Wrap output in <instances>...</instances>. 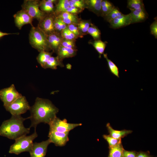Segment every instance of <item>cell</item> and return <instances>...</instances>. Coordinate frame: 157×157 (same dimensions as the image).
Listing matches in <instances>:
<instances>
[{"instance_id": "27", "label": "cell", "mask_w": 157, "mask_h": 157, "mask_svg": "<svg viewBox=\"0 0 157 157\" xmlns=\"http://www.w3.org/2000/svg\"><path fill=\"white\" fill-rule=\"evenodd\" d=\"M103 56L107 61L110 72L117 78H119V69L117 66L113 62L108 58L107 53H104Z\"/></svg>"}, {"instance_id": "37", "label": "cell", "mask_w": 157, "mask_h": 157, "mask_svg": "<svg viewBox=\"0 0 157 157\" xmlns=\"http://www.w3.org/2000/svg\"><path fill=\"white\" fill-rule=\"evenodd\" d=\"M151 34L153 35L156 39L157 38V18L150 26Z\"/></svg>"}, {"instance_id": "17", "label": "cell", "mask_w": 157, "mask_h": 157, "mask_svg": "<svg viewBox=\"0 0 157 157\" xmlns=\"http://www.w3.org/2000/svg\"><path fill=\"white\" fill-rule=\"evenodd\" d=\"M102 0H85L86 8L98 16H101V2Z\"/></svg>"}, {"instance_id": "21", "label": "cell", "mask_w": 157, "mask_h": 157, "mask_svg": "<svg viewBox=\"0 0 157 157\" xmlns=\"http://www.w3.org/2000/svg\"><path fill=\"white\" fill-rule=\"evenodd\" d=\"M109 148L108 157H123L124 149L122 141L114 146L109 147Z\"/></svg>"}, {"instance_id": "34", "label": "cell", "mask_w": 157, "mask_h": 157, "mask_svg": "<svg viewBox=\"0 0 157 157\" xmlns=\"http://www.w3.org/2000/svg\"><path fill=\"white\" fill-rule=\"evenodd\" d=\"M103 137L107 142L109 145V147L114 146L121 141V139L115 138L109 135H104Z\"/></svg>"}, {"instance_id": "41", "label": "cell", "mask_w": 157, "mask_h": 157, "mask_svg": "<svg viewBox=\"0 0 157 157\" xmlns=\"http://www.w3.org/2000/svg\"><path fill=\"white\" fill-rule=\"evenodd\" d=\"M136 157H153L150 154L149 151L143 152L140 151L137 152Z\"/></svg>"}, {"instance_id": "35", "label": "cell", "mask_w": 157, "mask_h": 157, "mask_svg": "<svg viewBox=\"0 0 157 157\" xmlns=\"http://www.w3.org/2000/svg\"><path fill=\"white\" fill-rule=\"evenodd\" d=\"M67 28L68 29L73 33L78 38H82L83 36L81 34L77 24H71L67 25Z\"/></svg>"}, {"instance_id": "4", "label": "cell", "mask_w": 157, "mask_h": 157, "mask_svg": "<svg viewBox=\"0 0 157 157\" xmlns=\"http://www.w3.org/2000/svg\"><path fill=\"white\" fill-rule=\"evenodd\" d=\"M36 129L30 135L22 136L15 140V143L10 147L9 153L18 155L22 152H29L32 147L33 141L38 136Z\"/></svg>"}, {"instance_id": "12", "label": "cell", "mask_w": 157, "mask_h": 157, "mask_svg": "<svg viewBox=\"0 0 157 157\" xmlns=\"http://www.w3.org/2000/svg\"><path fill=\"white\" fill-rule=\"evenodd\" d=\"M13 17L15 26L19 30L26 24H29L31 27L33 26L32 24L33 19L23 9L18 11L14 15Z\"/></svg>"}, {"instance_id": "2", "label": "cell", "mask_w": 157, "mask_h": 157, "mask_svg": "<svg viewBox=\"0 0 157 157\" xmlns=\"http://www.w3.org/2000/svg\"><path fill=\"white\" fill-rule=\"evenodd\" d=\"M24 118L21 115H12L11 117L4 121L0 126V135L11 140H15L29 133L30 128H26L24 122L29 119Z\"/></svg>"}, {"instance_id": "31", "label": "cell", "mask_w": 157, "mask_h": 157, "mask_svg": "<svg viewBox=\"0 0 157 157\" xmlns=\"http://www.w3.org/2000/svg\"><path fill=\"white\" fill-rule=\"evenodd\" d=\"M53 24L55 31L60 33L67 27V25L61 19L56 16L54 20Z\"/></svg>"}, {"instance_id": "7", "label": "cell", "mask_w": 157, "mask_h": 157, "mask_svg": "<svg viewBox=\"0 0 157 157\" xmlns=\"http://www.w3.org/2000/svg\"><path fill=\"white\" fill-rule=\"evenodd\" d=\"M22 96L17 90L13 84L0 90V99L3 103L5 108Z\"/></svg>"}, {"instance_id": "10", "label": "cell", "mask_w": 157, "mask_h": 157, "mask_svg": "<svg viewBox=\"0 0 157 157\" xmlns=\"http://www.w3.org/2000/svg\"><path fill=\"white\" fill-rule=\"evenodd\" d=\"M51 143L48 139L40 142L33 143L29 152L30 157H45L48 145Z\"/></svg>"}, {"instance_id": "11", "label": "cell", "mask_w": 157, "mask_h": 157, "mask_svg": "<svg viewBox=\"0 0 157 157\" xmlns=\"http://www.w3.org/2000/svg\"><path fill=\"white\" fill-rule=\"evenodd\" d=\"M69 133H62L49 130V139L51 143H54L56 146H63L69 141Z\"/></svg>"}, {"instance_id": "26", "label": "cell", "mask_w": 157, "mask_h": 157, "mask_svg": "<svg viewBox=\"0 0 157 157\" xmlns=\"http://www.w3.org/2000/svg\"><path fill=\"white\" fill-rule=\"evenodd\" d=\"M53 53V52H50L45 51H42L40 52L37 57V60L42 67L44 68L46 63L52 56Z\"/></svg>"}, {"instance_id": "15", "label": "cell", "mask_w": 157, "mask_h": 157, "mask_svg": "<svg viewBox=\"0 0 157 157\" xmlns=\"http://www.w3.org/2000/svg\"><path fill=\"white\" fill-rule=\"evenodd\" d=\"M131 24L144 22L148 17L144 8L131 11Z\"/></svg>"}, {"instance_id": "29", "label": "cell", "mask_w": 157, "mask_h": 157, "mask_svg": "<svg viewBox=\"0 0 157 157\" xmlns=\"http://www.w3.org/2000/svg\"><path fill=\"white\" fill-rule=\"evenodd\" d=\"M87 34H90L94 40H101V33L98 27L91 23L87 32Z\"/></svg>"}, {"instance_id": "32", "label": "cell", "mask_w": 157, "mask_h": 157, "mask_svg": "<svg viewBox=\"0 0 157 157\" xmlns=\"http://www.w3.org/2000/svg\"><path fill=\"white\" fill-rule=\"evenodd\" d=\"M122 14L118 8L115 7L104 18L105 20L110 23L113 20Z\"/></svg>"}, {"instance_id": "14", "label": "cell", "mask_w": 157, "mask_h": 157, "mask_svg": "<svg viewBox=\"0 0 157 157\" xmlns=\"http://www.w3.org/2000/svg\"><path fill=\"white\" fill-rule=\"evenodd\" d=\"M47 39L51 50L53 52L57 53L63 39L60 33L55 32L47 35Z\"/></svg>"}, {"instance_id": "40", "label": "cell", "mask_w": 157, "mask_h": 157, "mask_svg": "<svg viewBox=\"0 0 157 157\" xmlns=\"http://www.w3.org/2000/svg\"><path fill=\"white\" fill-rule=\"evenodd\" d=\"M66 28L64 30L62 31L60 33V34L62 38L63 39L66 40L76 41L73 40L67 31Z\"/></svg>"}, {"instance_id": "20", "label": "cell", "mask_w": 157, "mask_h": 157, "mask_svg": "<svg viewBox=\"0 0 157 157\" xmlns=\"http://www.w3.org/2000/svg\"><path fill=\"white\" fill-rule=\"evenodd\" d=\"M49 0L40 1L39 8L40 10L46 14H54L55 6Z\"/></svg>"}, {"instance_id": "6", "label": "cell", "mask_w": 157, "mask_h": 157, "mask_svg": "<svg viewBox=\"0 0 157 157\" xmlns=\"http://www.w3.org/2000/svg\"><path fill=\"white\" fill-rule=\"evenodd\" d=\"M31 107L25 97L22 96L5 108L12 115H20L30 110Z\"/></svg>"}, {"instance_id": "8", "label": "cell", "mask_w": 157, "mask_h": 157, "mask_svg": "<svg viewBox=\"0 0 157 157\" xmlns=\"http://www.w3.org/2000/svg\"><path fill=\"white\" fill-rule=\"evenodd\" d=\"M49 130L62 133L69 132L76 127L82 124L68 123L66 119L61 120L56 117L49 124Z\"/></svg>"}, {"instance_id": "38", "label": "cell", "mask_w": 157, "mask_h": 157, "mask_svg": "<svg viewBox=\"0 0 157 157\" xmlns=\"http://www.w3.org/2000/svg\"><path fill=\"white\" fill-rule=\"evenodd\" d=\"M82 11V10L77 8L74 6H69L65 12L77 15Z\"/></svg>"}, {"instance_id": "24", "label": "cell", "mask_w": 157, "mask_h": 157, "mask_svg": "<svg viewBox=\"0 0 157 157\" xmlns=\"http://www.w3.org/2000/svg\"><path fill=\"white\" fill-rule=\"evenodd\" d=\"M69 7V0H59L56 4L54 14L55 16L65 12Z\"/></svg>"}, {"instance_id": "36", "label": "cell", "mask_w": 157, "mask_h": 157, "mask_svg": "<svg viewBox=\"0 0 157 157\" xmlns=\"http://www.w3.org/2000/svg\"><path fill=\"white\" fill-rule=\"evenodd\" d=\"M75 41L63 38L61 45L67 48L76 49V47L75 44Z\"/></svg>"}, {"instance_id": "43", "label": "cell", "mask_w": 157, "mask_h": 157, "mask_svg": "<svg viewBox=\"0 0 157 157\" xmlns=\"http://www.w3.org/2000/svg\"><path fill=\"white\" fill-rule=\"evenodd\" d=\"M66 68L68 69H70L72 67V65L69 64H67L66 65Z\"/></svg>"}, {"instance_id": "16", "label": "cell", "mask_w": 157, "mask_h": 157, "mask_svg": "<svg viewBox=\"0 0 157 157\" xmlns=\"http://www.w3.org/2000/svg\"><path fill=\"white\" fill-rule=\"evenodd\" d=\"M77 49L67 48L60 45L57 53V57L61 60L65 58H71L76 55Z\"/></svg>"}, {"instance_id": "5", "label": "cell", "mask_w": 157, "mask_h": 157, "mask_svg": "<svg viewBox=\"0 0 157 157\" xmlns=\"http://www.w3.org/2000/svg\"><path fill=\"white\" fill-rule=\"evenodd\" d=\"M39 0H25L22 5V9L25 11L33 19L40 21L46 14L40 9Z\"/></svg>"}, {"instance_id": "19", "label": "cell", "mask_w": 157, "mask_h": 157, "mask_svg": "<svg viewBox=\"0 0 157 157\" xmlns=\"http://www.w3.org/2000/svg\"><path fill=\"white\" fill-rule=\"evenodd\" d=\"M106 126L109 133V135L117 139H121L122 138L132 132V131L131 130L124 129L119 131L115 130L111 126L109 123L107 124Z\"/></svg>"}, {"instance_id": "33", "label": "cell", "mask_w": 157, "mask_h": 157, "mask_svg": "<svg viewBox=\"0 0 157 157\" xmlns=\"http://www.w3.org/2000/svg\"><path fill=\"white\" fill-rule=\"evenodd\" d=\"M69 6H74L78 8L82 11L86 8L85 0H69Z\"/></svg>"}, {"instance_id": "3", "label": "cell", "mask_w": 157, "mask_h": 157, "mask_svg": "<svg viewBox=\"0 0 157 157\" xmlns=\"http://www.w3.org/2000/svg\"><path fill=\"white\" fill-rule=\"evenodd\" d=\"M47 36L38 26H32L29 34V42L31 46L39 52L51 50Z\"/></svg>"}, {"instance_id": "22", "label": "cell", "mask_w": 157, "mask_h": 157, "mask_svg": "<svg viewBox=\"0 0 157 157\" xmlns=\"http://www.w3.org/2000/svg\"><path fill=\"white\" fill-rule=\"evenodd\" d=\"M58 66L62 67L64 66L63 60H60L57 56H51L46 63L44 68H50L56 69H57V67Z\"/></svg>"}, {"instance_id": "9", "label": "cell", "mask_w": 157, "mask_h": 157, "mask_svg": "<svg viewBox=\"0 0 157 157\" xmlns=\"http://www.w3.org/2000/svg\"><path fill=\"white\" fill-rule=\"evenodd\" d=\"M55 16L54 14H46L39 22L37 26L47 35L56 32L53 24Z\"/></svg>"}, {"instance_id": "42", "label": "cell", "mask_w": 157, "mask_h": 157, "mask_svg": "<svg viewBox=\"0 0 157 157\" xmlns=\"http://www.w3.org/2000/svg\"><path fill=\"white\" fill-rule=\"evenodd\" d=\"M18 33H10L6 32H3L0 30V39L3 38V37L6 35L11 34H18Z\"/></svg>"}, {"instance_id": "1", "label": "cell", "mask_w": 157, "mask_h": 157, "mask_svg": "<svg viewBox=\"0 0 157 157\" xmlns=\"http://www.w3.org/2000/svg\"><path fill=\"white\" fill-rule=\"evenodd\" d=\"M31 121L30 128L36 129L41 123L49 124L56 117L58 109L49 100L37 97L34 104L31 107Z\"/></svg>"}, {"instance_id": "25", "label": "cell", "mask_w": 157, "mask_h": 157, "mask_svg": "<svg viewBox=\"0 0 157 157\" xmlns=\"http://www.w3.org/2000/svg\"><path fill=\"white\" fill-rule=\"evenodd\" d=\"M115 6L109 1L102 0L101 2V16L104 17L109 13Z\"/></svg>"}, {"instance_id": "28", "label": "cell", "mask_w": 157, "mask_h": 157, "mask_svg": "<svg viewBox=\"0 0 157 157\" xmlns=\"http://www.w3.org/2000/svg\"><path fill=\"white\" fill-rule=\"evenodd\" d=\"M91 23L90 20H80L77 24L81 34L83 36L87 34L88 30Z\"/></svg>"}, {"instance_id": "39", "label": "cell", "mask_w": 157, "mask_h": 157, "mask_svg": "<svg viewBox=\"0 0 157 157\" xmlns=\"http://www.w3.org/2000/svg\"><path fill=\"white\" fill-rule=\"evenodd\" d=\"M137 152L135 151H129L124 149L123 157H136Z\"/></svg>"}, {"instance_id": "30", "label": "cell", "mask_w": 157, "mask_h": 157, "mask_svg": "<svg viewBox=\"0 0 157 157\" xmlns=\"http://www.w3.org/2000/svg\"><path fill=\"white\" fill-rule=\"evenodd\" d=\"M127 7L131 11L144 8V5L142 0H128Z\"/></svg>"}, {"instance_id": "13", "label": "cell", "mask_w": 157, "mask_h": 157, "mask_svg": "<svg viewBox=\"0 0 157 157\" xmlns=\"http://www.w3.org/2000/svg\"><path fill=\"white\" fill-rule=\"evenodd\" d=\"M110 27L113 29H117L124 27L131 24V19L130 14H122L115 19L110 23Z\"/></svg>"}, {"instance_id": "23", "label": "cell", "mask_w": 157, "mask_h": 157, "mask_svg": "<svg viewBox=\"0 0 157 157\" xmlns=\"http://www.w3.org/2000/svg\"><path fill=\"white\" fill-rule=\"evenodd\" d=\"M89 43L94 47L99 54V58H101V55L104 54L107 42H103L101 40H94L90 41Z\"/></svg>"}, {"instance_id": "18", "label": "cell", "mask_w": 157, "mask_h": 157, "mask_svg": "<svg viewBox=\"0 0 157 157\" xmlns=\"http://www.w3.org/2000/svg\"><path fill=\"white\" fill-rule=\"evenodd\" d=\"M61 19L67 25L71 24H77L80 20L77 15L65 12L56 16Z\"/></svg>"}]
</instances>
